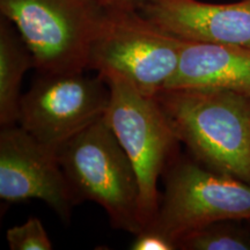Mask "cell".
Returning <instances> with one entry per match:
<instances>
[{
	"instance_id": "1",
	"label": "cell",
	"mask_w": 250,
	"mask_h": 250,
	"mask_svg": "<svg viewBox=\"0 0 250 250\" xmlns=\"http://www.w3.org/2000/svg\"><path fill=\"white\" fill-rule=\"evenodd\" d=\"M197 162L250 183V98L225 89H162L154 96Z\"/></svg>"
},
{
	"instance_id": "9",
	"label": "cell",
	"mask_w": 250,
	"mask_h": 250,
	"mask_svg": "<svg viewBox=\"0 0 250 250\" xmlns=\"http://www.w3.org/2000/svg\"><path fill=\"white\" fill-rule=\"evenodd\" d=\"M139 12L179 39L250 49V0L233 4L158 0Z\"/></svg>"
},
{
	"instance_id": "14",
	"label": "cell",
	"mask_w": 250,
	"mask_h": 250,
	"mask_svg": "<svg viewBox=\"0 0 250 250\" xmlns=\"http://www.w3.org/2000/svg\"><path fill=\"white\" fill-rule=\"evenodd\" d=\"M130 249L132 250H176V246L173 241L156 233L154 230L144 229L134 235L133 242Z\"/></svg>"
},
{
	"instance_id": "15",
	"label": "cell",
	"mask_w": 250,
	"mask_h": 250,
	"mask_svg": "<svg viewBox=\"0 0 250 250\" xmlns=\"http://www.w3.org/2000/svg\"><path fill=\"white\" fill-rule=\"evenodd\" d=\"M103 7L108 9H129L139 11L144 6L152 4L158 0H96Z\"/></svg>"
},
{
	"instance_id": "11",
	"label": "cell",
	"mask_w": 250,
	"mask_h": 250,
	"mask_svg": "<svg viewBox=\"0 0 250 250\" xmlns=\"http://www.w3.org/2000/svg\"><path fill=\"white\" fill-rule=\"evenodd\" d=\"M35 68L29 49L7 19L0 21V124H17L20 114L21 83L24 74Z\"/></svg>"
},
{
	"instance_id": "13",
	"label": "cell",
	"mask_w": 250,
	"mask_h": 250,
	"mask_svg": "<svg viewBox=\"0 0 250 250\" xmlns=\"http://www.w3.org/2000/svg\"><path fill=\"white\" fill-rule=\"evenodd\" d=\"M6 241L11 250H52L51 240L42 221L30 217L26 223L8 228Z\"/></svg>"
},
{
	"instance_id": "8",
	"label": "cell",
	"mask_w": 250,
	"mask_h": 250,
	"mask_svg": "<svg viewBox=\"0 0 250 250\" xmlns=\"http://www.w3.org/2000/svg\"><path fill=\"white\" fill-rule=\"evenodd\" d=\"M0 198L8 203L39 199L64 221H70L77 205L58 153L17 124L1 126L0 132Z\"/></svg>"
},
{
	"instance_id": "4",
	"label": "cell",
	"mask_w": 250,
	"mask_h": 250,
	"mask_svg": "<svg viewBox=\"0 0 250 250\" xmlns=\"http://www.w3.org/2000/svg\"><path fill=\"white\" fill-rule=\"evenodd\" d=\"M183 40L156 26L139 11L107 9L92 44L88 70L118 77L154 98L179 66Z\"/></svg>"
},
{
	"instance_id": "12",
	"label": "cell",
	"mask_w": 250,
	"mask_h": 250,
	"mask_svg": "<svg viewBox=\"0 0 250 250\" xmlns=\"http://www.w3.org/2000/svg\"><path fill=\"white\" fill-rule=\"evenodd\" d=\"M177 250H250V232L236 220H223L193 230L176 243Z\"/></svg>"
},
{
	"instance_id": "3",
	"label": "cell",
	"mask_w": 250,
	"mask_h": 250,
	"mask_svg": "<svg viewBox=\"0 0 250 250\" xmlns=\"http://www.w3.org/2000/svg\"><path fill=\"white\" fill-rule=\"evenodd\" d=\"M107 9L96 0H0L1 17L18 30L39 73L88 70Z\"/></svg>"
},
{
	"instance_id": "2",
	"label": "cell",
	"mask_w": 250,
	"mask_h": 250,
	"mask_svg": "<svg viewBox=\"0 0 250 250\" xmlns=\"http://www.w3.org/2000/svg\"><path fill=\"white\" fill-rule=\"evenodd\" d=\"M58 160L77 204L96 203L112 228L132 235L142 232L138 176L104 116L68 140L58 151Z\"/></svg>"
},
{
	"instance_id": "6",
	"label": "cell",
	"mask_w": 250,
	"mask_h": 250,
	"mask_svg": "<svg viewBox=\"0 0 250 250\" xmlns=\"http://www.w3.org/2000/svg\"><path fill=\"white\" fill-rule=\"evenodd\" d=\"M103 79L110 87V101L104 118L138 176L145 229L158 212L159 179L174 161L180 142L155 98L139 93L118 77Z\"/></svg>"
},
{
	"instance_id": "5",
	"label": "cell",
	"mask_w": 250,
	"mask_h": 250,
	"mask_svg": "<svg viewBox=\"0 0 250 250\" xmlns=\"http://www.w3.org/2000/svg\"><path fill=\"white\" fill-rule=\"evenodd\" d=\"M166 171L158 212L145 229L176 246L183 236L217 221H250V183L208 169L195 159H174Z\"/></svg>"
},
{
	"instance_id": "10",
	"label": "cell",
	"mask_w": 250,
	"mask_h": 250,
	"mask_svg": "<svg viewBox=\"0 0 250 250\" xmlns=\"http://www.w3.org/2000/svg\"><path fill=\"white\" fill-rule=\"evenodd\" d=\"M225 89L250 98V49L183 40L179 66L165 89Z\"/></svg>"
},
{
	"instance_id": "7",
	"label": "cell",
	"mask_w": 250,
	"mask_h": 250,
	"mask_svg": "<svg viewBox=\"0 0 250 250\" xmlns=\"http://www.w3.org/2000/svg\"><path fill=\"white\" fill-rule=\"evenodd\" d=\"M110 87L83 72L40 73L20 102L18 123L37 142L57 152L105 115Z\"/></svg>"
}]
</instances>
